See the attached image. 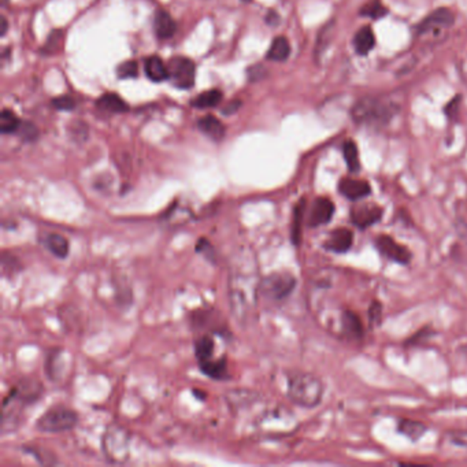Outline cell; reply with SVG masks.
I'll list each match as a JSON object with an SVG mask.
<instances>
[{"mask_svg":"<svg viewBox=\"0 0 467 467\" xmlns=\"http://www.w3.org/2000/svg\"><path fill=\"white\" fill-rule=\"evenodd\" d=\"M242 257L235 260V267L230 276V302L232 309L237 318L242 319L244 315L252 312L257 306L260 294V279H258V267L255 260Z\"/></svg>","mask_w":467,"mask_h":467,"instance_id":"obj_1","label":"cell"},{"mask_svg":"<svg viewBox=\"0 0 467 467\" xmlns=\"http://www.w3.org/2000/svg\"><path fill=\"white\" fill-rule=\"evenodd\" d=\"M324 396V384L312 373L296 371L288 379V398L291 401L304 407H317Z\"/></svg>","mask_w":467,"mask_h":467,"instance_id":"obj_2","label":"cell"},{"mask_svg":"<svg viewBox=\"0 0 467 467\" xmlns=\"http://www.w3.org/2000/svg\"><path fill=\"white\" fill-rule=\"evenodd\" d=\"M130 436L120 425L107 428L102 438V450L108 462L121 465L129 459Z\"/></svg>","mask_w":467,"mask_h":467,"instance_id":"obj_3","label":"cell"},{"mask_svg":"<svg viewBox=\"0 0 467 467\" xmlns=\"http://www.w3.org/2000/svg\"><path fill=\"white\" fill-rule=\"evenodd\" d=\"M78 422V416L66 406H53L36 422L40 432L62 433L73 429Z\"/></svg>","mask_w":467,"mask_h":467,"instance_id":"obj_4","label":"cell"},{"mask_svg":"<svg viewBox=\"0 0 467 467\" xmlns=\"http://www.w3.org/2000/svg\"><path fill=\"white\" fill-rule=\"evenodd\" d=\"M296 278L289 272L272 273L260 279V294L267 300L281 302L294 292Z\"/></svg>","mask_w":467,"mask_h":467,"instance_id":"obj_5","label":"cell"},{"mask_svg":"<svg viewBox=\"0 0 467 467\" xmlns=\"http://www.w3.org/2000/svg\"><path fill=\"white\" fill-rule=\"evenodd\" d=\"M352 117L358 123H380L391 117V108L377 99H362L352 108Z\"/></svg>","mask_w":467,"mask_h":467,"instance_id":"obj_6","label":"cell"},{"mask_svg":"<svg viewBox=\"0 0 467 467\" xmlns=\"http://www.w3.org/2000/svg\"><path fill=\"white\" fill-rule=\"evenodd\" d=\"M169 74L172 83L180 89H190L195 84L196 68L195 63L185 58V56H175L172 58L168 63Z\"/></svg>","mask_w":467,"mask_h":467,"instance_id":"obj_7","label":"cell"},{"mask_svg":"<svg viewBox=\"0 0 467 467\" xmlns=\"http://www.w3.org/2000/svg\"><path fill=\"white\" fill-rule=\"evenodd\" d=\"M376 248L379 250L381 255L391 262L399 265H409L411 262V252L410 250L396 242L392 236L381 235L376 239Z\"/></svg>","mask_w":467,"mask_h":467,"instance_id":"obj_8","label":"cell"},{"mask_svg":"<svg viewBox=\"0 0 467 467\" xmlns=\"http://www.w3.org/2000/svg\"><path fill=\"white\" fill-rule=\"evenodd\" d=\"M288 413L289 411H287V410L267 411L260 416L257 426L260 428V432L270 433V434L288 432L294 424V418Z\"/></svg>","mask_w":467,"mask_h":467,"instance_id":"obj_9","label":"cell"},{"mask_svg":"<svg viewBox=\"0 0 467 467\" xmlns=\"http://www.w3.org/2000/svg\"><path fill=\"white\" fill-rule=\"evenodd\" d=\"M453 14L448 9H438L436 11H433L432 14H429L428 17L425 18L418 28V34L419 35H428V34H434L443 29L450 28L451 25L453 24Z\"/></svg>","mask_w":467,"mask_h":467,"instance_id":"obj_10","label":"cell"},{"mask_svg":"<svg viewBox=\"0 0 467 467\" xmlns=\"http://www.w3.org/2000/svg\"><path fill=\"white\" fill-rule=\"evenodd\" d=\"M334 214V205L329 197H317L312 202L309 217H307V226L310 227H319L327 225Z\"/></svg>","mask_w":467,"mask_h":467,"instance_id":"obj_11","label":"cell"},{"mask_svg":"<svg viewBox=\"0 0 467 467\" xmlns=\"http://www.w3.org/2000/svg\"><path fill=\"white\" fill-rule=\"evenodd\" d=\"M382 208L377 205L362 203L351 210V221L359 229H366L377 224L382 218Z\"/></svg>","mask_w":467,"mask_h":467,"instance_id":"obj_12","label":"cell"},{"mask_svg":"<svg viewBox=\"0 0 467 467\" xmlns=\"http://www.w3.org/2000/svg\"><path fill=\"white\" fill-rule=\"evenodd\" d=\"M352 242H354L352 230L348 227H339L329 233L327 242H324V247L332 252L344 254L352 247Z\"/></svg>","mask_w":467,"mask_h":467,"instance_id":"obj_13","label":"cell"},{"mask_svg":"<svg viewBox=\"0 0 467 467\" xmlns=\"http://www.w3.org/2000/svg\"><path fill=\"white\" fill-rule=\"evenodd\" d=\"M43 394V386L39 381L24 380L18 384L17 386L10 392L9 398L17 400L21 403H35L37 399Z\"/></svg>","mask_w":467,"mask_h":467,"instance_id":"obj_14","label":"cell"},{"mask_svg":"<svg viewBox=\"0 0 467 467\" xmlns=\"http://www.w3.org/2000/svg\"><path fill=\"white\" fill-rule=\"evenodd\" d=\"M339 190L348 200L356 202V200H361L366 196H369L371 188H370V184L364 180L343 178L339 184Z\"/></svg>","mask_w":467,"mask_h":467,"instance_id":"obj_15","label":"cell"},{"mask_svg":"<svg viewBox=\"0 0 467 467\" xmlns=\"http://www.w3.org/2000/svg\"><path fill=\"white\" fill-rule=\"evenodd\" d=\"M342 332L348 339H361L364 336V322L356 312L346 310L342 314Z\"/></svg>","mask_w":467,"mask_h":467,"instance_id":"obj_16","label":"cell"},{"mask_svg":"<svg viewBox=\"0 0 467 467\" xmlns=\"http://www.w3.org/2000/svg\"><path fill=\"white\" fill-rule=\"evenodd\" d=\"M144 70L147 77L154 83H162L170 78L168 65H165V62L159 56H150L148 59H145Z\"/></svg>","mask_w":467,"mask_h":467,"instance_id":"obj_17","label":"cell"},{"mask_svg":"<svg viewBox=\"0 0 467 467\" xmlns=\"http://www.w3.org/2000/svg\"><path fill=\"white\" fill-rule=\"evenodd\" d=\"M44 247L59 260H65L69 255V242L58 233H48L43 239Z\"/></svg>","mask_w":467,"mask_h":467,"instance_id":"obj_18","label":"cell"},{"mask_svg":"<svg viewBox=\"0 0 467 467\" xmlns=\"http://www.w3.org/2000/svg\"><path fill=\"white\" fill-rule=\"evenodd\" d=\"M154 29H155L156 36L159 39L166 40V39L173 37L174 34H175V29H177V25H175L173 18H172V16L168 11L159 10L155 14Z\"/></svg>","mask_w":467,"mask_h":467,"instance_id":"obj_19","label":"cell"},{"mask_svg":"<svg viewBox=\"0 0 467 467\" xmlns=\"http://www.w3.org/2000/svg\"><path fill=\"white\" fill-rule=\"evenodd\" d=\"M197 126L206 136H208L210 139L215 140V141H220L225 136L224 123L218 118H215L214 116H206V117L200 118L197 122Z\"/></svg>","mask_w":467,"mask_h":467,"instance_id":"obj_20","label":"cell"},{"mask_svg":"<svg viewBox=\"0 0 467 467\" xmlns=\"http://www.w3.org/2000/svg\"><path fill=\"white\" fill-rule=\"evenodd\" d=\"M374 44H376V39H374V34H373L371 28L364 26L362 29H359L355 34L354 47H355V51L358 52L359 55H367L374 48Z\"/></svg>","mask_w":467,"mask_h":467,"instance_id":"obj_21","label":"cell"},{"mask_svg":"<svg viewBox=\"0 0 467 467\" xmlns=\"http://www.w3.org/2000/svg\"><path fill=\"white\" fill-rule=\"evenodd\" d=\"M96 106L107 111V113H114V114H120V113H126L128 111V104L125 103V101L120 98L117 93H106L102 98L98 99Z\"/></svg>","mask_w":467,"mask_h":467,"instance_id":"obj_22","label":"cell"},{"mask_svg":"<svg viewBox=\"0 0 467 467\" xmlns=\"http://www.w3.org/2000/svg\"><path fill=\"white\" fill-rule=\"evenodd\" d=\"M200 370L214 380H224L227 377V364L226 359H208L205 362H200Z\"/></svg>","mask_w":467,"mask_h":467,"instance_id":"obj_23","label":"cell"},{"mask_svg":"<svg viewBox=\"0 0 467 467\" xmlns=\"http://www.w3.org/2000/svg\"><path fill=\"white\" fill-rule=\"evenodd\" d=\"M291 53V46L287 37H276L267 51V59L274 61V62H284L288 59Z\"/></svg>","mask_w":467,"mask_h":467,"instance_id":"obj_24","label":"cell"},{"mask_svg":"<svg viewBox=\"0 0 467 467\" xmlns=\"http://www.w3.org/2000/svg\"><path fill=\"white\" fill-rule=\"evenodd\" d=\"M398 431L401 433L403 436L409 437L410 440L416 441L419 440L425 432L428 431L426 425L418 421H413V419H400L398 424Z\"/></svg>","mask_w":467,"mask_h":467,"instance_id":"obj_25","label":"cell"},{"mask_svg":"<svg viewBox=\"0 0 467 467\" xmlns=\"http://www.w3.org/2000/svg\"><path fill=\"white\" fill-rule=\"evenodd\" d=\"M214 347H215V343L211 336H203L196 340L195 354H196V359L199 364L208 361L214 356Z\"/></svg>","mask_w":467,"mask_h":467,"instance_id":"obj_26","label":"cell"},{"mask_svg":"<svg viewBox=\"0 0 467 467\" xmlns=\"http://www.w3.org/2000/svg\"><path fill=\"white\" fill-rule=\"evenodd\" d=\"M343 155H344V159H346L348 170L351 173L359 172V169H361L359 151H358V147H356V144L354 141L348 140V141L344 143V145H343Z\"/></svg>","mask_w":467,"mask_h":467,"instance_id":"obj_27","label":"cell"},{"mask_svg":"<svg viewBox=\"0 0 467 467\" xmlns=\"http://www.w3.org/2000/svg\"><path fill=\"white\" fill-rule=\"evenodd\" d=\"M221 101H222V92L218 89H210L196 96L192 102V106L197 108H212L221 103Z\"/></svg>","mask_w":467,"mask_h":467,"instance_id":"obj_28","label":"cell"},{"mask_svg":"<svg viewBox=\"0 0 467 467\" xmlns=\"http://www.w3.org/2000/svg\"><path fill=\"white\" fill-rule=\"evenodd\" d=\"M19 126H21V122L18 120L17 116L14 114V111L4 108L0 116V132L3 135L16 133L19 129Z\"/></svg>","mask_w":467,"mask_h":467,"instance_id":"obj_29","label":"cell"},{"mask_svg":"<svg viewBox=\"0 0 467 467\" xmlns=\"http://www.w3.org/2000/svg\"><path fill=\"white\" fill-rule=\"evenodd\" d=\"M306 211V202L304 199L300 200L294 210V221H292V242L294 245H299L302 239V221Z\"/></svg>","mask_w":467,"mask_h":467,"instance_id":"obj_30","label":"cell"},{"mask_svg":"<svg viewBox=\"0 0 467 467\" xmlns=\"http://www.w3.org/2000/svg\"><path fill=\"white\" fill-rule=\"evenodd\" d=\"M139 74V65L135 61H126L121 63L117 69V76L125 80V78H135Z\"/></svg>","mask_w":467,"mask_h":467,"instance_id":"obj_31","label":"cell"},{"mask_svg":"<svg viewBox=\"0 0 467 467\" xmlns=\"http://www.w3.org/2000/svg\"><path fill=\"white\" fill-rule=\"evenodd\" d=\"M361 13H362V16H367L370 18H382L388 14L386 9L381 4V1L379 0H374L369 4H366Z\"/></svg>","mask_w":467,"mask_h":467,"instance_id":"obj_32","label":"cell"},{"mask_svg":"<svg viewBox=\"0 0 467 467\" xmlns=\"http://www.w3.org/2000/svg\"><path fill=\"white\" fill-rule=\"evenodd\" d=\"M381 317H382V306H381L380 302H373V304L369 309L370 324L379 325L381 322Z\"/></svg>","mask_w":467,"mask_h":467,"instance_id":"obj_33","label":"cell"},{"mask_svg":"<svg viewBox=\"0 0 467 467\" xmlns=\"http://www.w3.org/2000/svg\"><path fill=\"white\" fill-rule=\"evenodd\" d=\"M52 104L58 108V110H63V111H69V110H73L74 108V101L70 98V96H59V98H55L52 101Z\"/></svg>","mask_w":467,"mask_h":467,"instance_id":"obj_34","label":"cell"},{"mask_svg":"<svg viewBox=\"0 0 467 467\" xmlns=\"http://www.w3.org/2000/svg\"><path fill=\"white\" fill-rule=\"evenodd\" d=\"M451 441L458 447H467V431H456L448 434Z\"/></svg>","mask_w":467,"mask_h":467,"instance_id":"obj_35","label":"cell"},{"mask_svg":"<svg viewBox=\"0 0 467 467\" xmlns=\"http://www.w3.org/2000/svg\"><path fill=\"white\" fill-rule=\"evenodd\" d=\"M18 130L22 132V136H24L25 139H35L36 135H37V130H36L35 126L31 125V123H24V125H21Z\"/></svg>","mask_w":467,"mask_h":467,"instance_id":"obj_36","label":"cell"},{"mask_svg":"<svg viewBox=\"0 0 467 467\" xmlns=\"http://www.w3.org/2000/svg\"><path fill=\"white\" fill-rule=\"evenodd\" d=\"M7 28H9V22H7V19H6L4 17H1V31H0V35H6V32H7Z\"/></svg>","mask_w":467,"mask_h":467,"instance_id":"obj_37","label":"cell"},{"mask_svg":"<svg viewBox=\"0 0 467 467\" xmlns=\"http://www.w3.org/2000/svg\"><path fill=\"white\" fill-rule=\"evenodd\" d=\"M7 1H9V0H1V3H3V6H4V4L7 3Z\"/></svg>","mask_w":467,"mask_h":467,"instance_id":"obj_38","label":"cell"},{"mask_svg":"<svg viewBox=\"0 0 467 467\" xmlns=\"http://www.w3.org/2000/svg\"><path fill=\"white\" fill-rule=\"evenodd\" d=\"M242 1H245V3H248V1H251V0H242Z\"/></svg>","mask_w":467,"mask_h":467,"instance_id":"obj_39","label":"cell"}]
</instances>
